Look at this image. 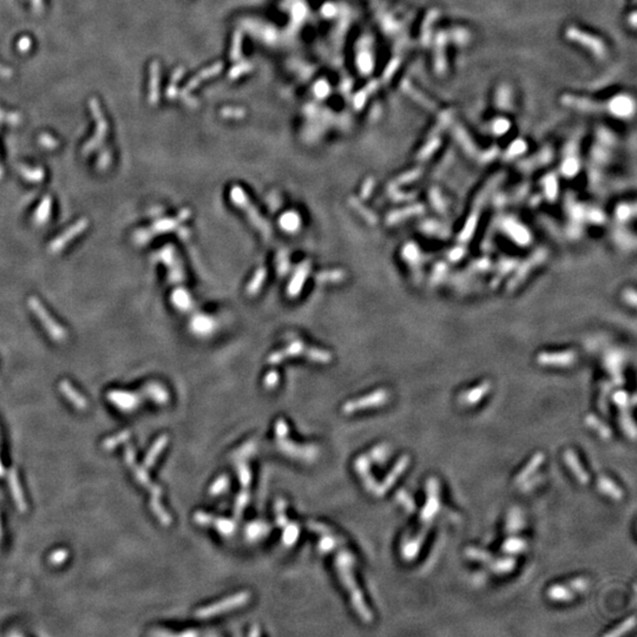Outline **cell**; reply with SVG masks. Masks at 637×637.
Returning a JSON list of instances; mask_svg holds the SVG:
<instances>
[{
    "label": "cell",
    "mask_w": 637,
    "mask_h": 637,
    "mask_svg": "<svg viewBox=\"0 0 637 637\" xmlns=\"http://www.w3.org/2000/svg\"><path fill=\"white\" fill-rule=\"evenodd\" d=\"M335 564H336V569H338L340 579H341L342 584H344L346 589H347V591L349 592V596H351L353 606H354L355 611L358 612V615L361 617V619L364 620V622L366 623L372 622L373 615L371 610H369L368 606L366 605L364 597H362V593L360 591V589H359V586L356 585L354 575H353L352 569L355 565V557L353 556V553L347 549L340 550L338 553V557H336Z\"/></svg>",
    "instance_id": "obj_1"
},
{
    "label": "cell",
    "mask_w": 637,
    "mask_h": 637,
    "mask_svg": "<svg viewBox=\"0 0 637 637\" xmlns=\"http://www.w3.org/2000/svg\"><path fill=\"white\" fill-rule=\"evenodd\" d=\"M275 434L277 440V446L280 447L283 453H286L289 457L295 458V459L302 461H312L318 457L319 450L315 446H301L292 443L287 439L288 434V426L283 419H277L275 424Z\"/></svg>",
    "instance_id": "obj_2"
},
{
    "label": "cell",
    "mask_w": 637,
    "mask_h": 637,
    "mask_svg": "<svg viewBox=\"0 0 637 637\" xmlns=\"http://www.w3.org/2000/svg\"><path fill=\"white\" fill-rule=\"evenodd\" d=\"M250 597H252V593L249 591L237 592L235 595L220 600V602L210 604V605L204 606V608H200L195 612V616L199 617V618H209L211 616L220 615V613H224L227 611H230V610H235L240 608V606L246 605L249 602Z\"/></svg>",
    "instance_id": "obj_3"
},
{
    "label": "cell",
    "mask_w": 637,
    "mask_h": 637,
    "mask_svg": "<svg viewBox=\"0 0 637 637\" xmlns=\"http://www.w3.org/2000/svg\"><path fill=\"white\" fill-rule=\"evenodd\" d=\"M427 499L425 506L422 507L420 513V520L422 524H431V521L438 513L440 507V493H439V484L435 478H430L427 480Z\"/></svg>",
    "instance_id": "obj_4"
},
{
    "label": "cell",
    "mask_w": 637,
    "mask_h": 637,
    "mask_svg": "<svg viewBox=\"0 0 637 637\" xmlns=\"http://www.w3.org/2000/svg\"><path fill=\"white\" fill-rule=\"evenodd\" d=\"M285 505H286L285 501H283L282 499H279L276 501V505H275L276 519L280 525L285 527V531H283V536H282L283 543H285L286 545L290 546L295 543L296 539H298L299 527L294 523H289V521L288 524H287V518L285 516V507H286Z\"/></svg>",
    "instance_id": "obj_5"
},
{
    "label": "cell",
    "mask_w": 637,
    "mask_h": 637,
    "mask_svg": "<svg viewBox=\"0 0 637 637\" xmlns=\"http://www.w3.org/2000/svg\"><path fill=\"white\" fill-rule=\"evenodd\" d=\"M194 519L200 525L215 527L216 530L222 532V534H232L236 527L234 521L224 519V518H216L204 512H197L194 516Z\"/></svg>",
    "instance_id": "obj_6"
},
{
    "label": "cell",
    "mask_w": 637,
    "mask_h": 637,
    "mask_svg": "<svg viewBox=\"0 0 637 637\" xmlns=\"http://www.w3.org/2000/svg\"><path fill=\"white\" fill-rule=\"evenodd\" d=\"M408 464H410V457H408V455H404V457H401L400 459L397 461V464H395V466L393 467V470L389 472V473L387 474V477L385 478L384 483H382L381 485H378V487H377V490H375L374 494H377V496L380 497V496H382V494H385L386 492H387L388 488L391 487L392 485L395 483V481H397L399 476H400L402 472L406 470V467L408 466Z\"/></svg>",
    "instance_id": "obj_7"
},
{
    "label": "cell",
    "mask_w": 637,
    "mask_h": 637,
    "mask_svg": "<svg viewBox=\"0 0 637 637\" xmlns=\"http://www.w3.org/2000/svg\"><path fill=\"white\" fill-rule=\"evenodd\" d=\"M387 400V395L384 392H379V393L368 395L367 398H362L360 400H355L354 402H348L346 404L342 410H344V413H353V412H356L361 408H367V407H375V406H379Z\"/></svg>",
    "instance_id": "obj_8"
},
{
    "label": "cell",
    "mask_w": 637,
    "mask_h": 637,
    "mask_svg": "<svg viewBox=\"0 0 637 637\" xmlns=\"http://www.w3.org/2000/svg\"><path fill=\"white\" fill-rule=\"evenodd\" d=\"M355 467H356V471H358L359 476L361 477L362 481H364L365 487L367 488L369 492L374 493L375 490H377L378 485H377V481H375V479L371 474L368 458L364 457V455L359 457L358 460L355 461Z\"/></svg>",
    "instance_id": "obj_9"
},
{
    "label": "cell",
    "mask_w": 637,
    "mask_h": 637,
    "mask_svg": "<svg viewBox=\"0 0 637 637\" xmlns=\"http://www.w3.org/2000/svg\"><path fill=\"white\" fill-rule=\"evenodd\" d=\"M564 459H565V463L567 466H569L570 471L575 474V477L577 478V480H578L579 483L582 484L589 483V476H587L586 472L584 471V468L582 467V465H580L578 457H577L575 452H573L572 450L565 451V453H564Z\"/></svg>",
    "instance_id": "obj_10"
},
{
    "label": "cell",
    "mask_w": 637,
    "mask_h": 637,
    "mask_svg": "<svg viewBox=\"0 0 637 637\" xmlns=\"http://www.w3.org/2000/svg\"><path fill=\"white\" fill-rule=\"evenodd\" d=\"M597 486L600 492L606 494V496L612 498L615 500H620L623 498V491L613 483L611 479L606 477H599L597 480Z\"/></svg>",
    "instance_id": "obj_11"
},
{
    "label": "cell",
    "mask_w": 637,
    "mask_h": 637,
    "mask_svg": "<svg viewBox=\"0 0 637 637\" xmlns=\"http://www.w3.org/2000/svg\"><path fill=\"white\" fill-rule=\"evenodd\" d=\"M547 597L554 602H570L573 599V592L572 590H570V587L556 584V585L549 587Z\"/></svg>",
    "instance_id": "obj_12"
},
{
    "label": "cell",
    "mask_w": 637,
    "mask_h": 637,
    "mask_svg": "<svg viewBox=\"0 0 637 637\" xmlns=\"http://www.w3.org/2000/svg\"><path fill=\"white\" fill-rule=\"evenodd\" d=\"M544 458H545V457H544V454L540 453V452H538V453L534 454L533 457L531 458V460L529 461V463H527L526 466L524 467L523 470L519 472V473H518L516 483L520 484L521 481H524L525 479H527V478H529L531 474H532L533 472L537 470L538 466H539V465L543 463Z\"/></svg>",
    "instance_id": "obj_13"
},
{
    "label": "cell",
    "mask_w": 637,
    "mask_h": 637,
    "mask_svg": "<svg viewBox=\"0 0 637 637\" xmlns=\"http://www.w3.org/2000/svg\"><path fill=\"white\" fill-rule=\"evenodd\" d=\"M585 424L589 427L593 428V431H596L603 439H608L611 437V430H610V428L606 426L604 422L598 420L596 417H593V415H589V417H586Z\"/></svg>",
    "instance_id": "obj_14"
},
{
    "label": "cell",
    "mask_w": 637,
    "mask_h": 637,
    "mask_svg": "<svg viewBox=\"0 0 637 637\" xmlns=\"http://www.w3.org/2000/svg\"><path fill=\"white\" fill-rule=\"evenodd\" d=\"M526 547H527V544H526L525 540L521 539V538H517V537L509 538V539H507L506 542L503 544V550L505 551V552H507V553H520V552H524V551L526 550Z\"/></svg>",
    "instance_id": "obj_15"
},
{
    "label": "cell",
    "mask_w": 637,
    "mask_h": 637,
    "mask_svg": "<svg viewBox=\"0 0 637 637\" xmlns=\"http://www.w3.org/2000/svg\"><path fill=\"white\" fill-rule=\"evenodd\" d=\"M524 521L521 519V512L518 509H512L510 511L509 517H507L506 530L507 532H517L523 527Z\"/></svg>",
    "instance_id": "obj_16"
},
{
    "label": "cell",
    "mask_w": 637,
    "mask_h": 637,
    "mask_svg": "<svg viewBox=\"0 0 637 637\" xmlns=\"http://www.w3.org/2000/svg\"><path fill=\"white\" fill-rule=\"evenodd\" d=\"M516 565V560L513 558H501L497 559L490 564L491 569L497 573H506L510 572Z\"/></svg>",
    "instance_id": "obj_17"
},
{
    "label": "cell",
    "mask_w": 637,
    "mask_h": 637,
    "mask_svg": "<svg viewBox=\"0 0 637 637\" xmlns=\"http://www.w3.org/2000/svg\"><path fill=\"white\" fill-rule=\"evenodd\" d=\"M236 466H237L236 467L237 472H239L241 485H242V486L247 490L250 485V480H252V474H250L248 464H247L246 461L239 459V461L236 463Z\"/></svg>",
    "instance_id": "obj_18"
},
{
    "label": "cell",
    "mask_w": 637,
    "mask_h": 637,
    "mask_svg": "<svg viewBox=\"0 0 637 637\" xmlns=\"http://www.w3.org/2000/svg\"><path fill=\"white\" fill-rule=\"evenodd\" d=\"M270 530V527L268 525H266L265 523H254L252 525H249L248 529H247V533L250 538H261L262 536L267 534V532Z\"/></svg>",
    "instance_id": "obj_19"
},
{
    "label": "cell",
    "mask_w": 637,
    "mask_h": 637,
    "mask_svg": "<svg viewBox=\"0 0 637 637\" xmlns=\"http://www.w3.org/2000/svg\"><path fill=\"white\" fill-rule=\"evenodd\" d=\"M228 486H229V478L227 476H221L219 479H216L215 483L211 485L209 493L213 496H217V494L224 492Z\"/></svg>",
    "instance_id": "obj_20"
},
{
    "label": "cell",
    "mask_w": 637,
    "mask_h": 637,
    "mask_svg": "<svg viewBox=\"0 0 637 637\" xmlns=\"http://www.w3.org/2000/svg\"><path fill=\"white\" fill-rule=\"evenodd\" d=\"M466 556L468 558L478 560V562H488L491 559L490 553L485 552L483 550L476 549V547H470L466 550Z\"/></svg>",
    "instance_id": "obj_21"
},
{
    "label": "cell",
    "mask_w": 637,
    "mask_h": 637,
    "mask_svg": "<svg viewBox=\"0 0 637 637\" xmlns=\"http://www.w3.org/2000/svg\"><path fill=\"white\" fill-rule=\"evenodd\" d=\"M633 624H635V619H633V617H630V618L626 619L625 622H623L619 626H617L615 630H612V631H610V632L606 633V636H620V635H623V633H625L626 631H629V630L633 626Z\"/></svg>",
    "instance_id": "obj_22"
},
{
    "label": "cell",
    "mask_w": 637,
    "mask_h": 637,
    "mask_svg": "<svg viewBox=\"0 0 637 637\" xmlns=\"http://www.w3.org/2000/svg\"><path fill=\"white\" fill-rule=\"evenodd\" d=\"M397 498H398V500L400 501V503H402V505H404V506L406 507V510H407V511H411V512H413V511L415 510V504H414L413 499H412L410 494L406 493L405 491H398Z\"/></svg>",
    "instance_id": "obj_23"
},
{
    "label": "cell",
    "mask_w": 637,
    "mask_h": 637,
    "mask_svg": "<svg viewBox=\"0 0 637 637\" xmlns=\"http://www.w3.org/2000/svg\"><path fill=\"white\" fill-rule=\"evenodd\" d=\"M589 580L586 578H583V577H578V578L572 579L570 582V589L571 590H575L577 592H583L589 587Z\"/></svg>",
    "instance_id": "obj_24"
},
{
    "label": "cell",
    "mask_w": 637,
    "mask_h": 637,
    "mask_svg": "<svg viewBox=\"0 0 637 637\" xmlns=\"http://www.w3.org/2000/svg\"><path fill=\"white\" fill-rule=\"evenodd\" d=\"M374 452H377V453H379L377 457H375V460L382 461V460H385L386 458H387L389 450H388L387 446H385V445H380V446H377V447L374 448Z\"/></svg>",
    "instance_id": "obj_25"
}]
</instances>
